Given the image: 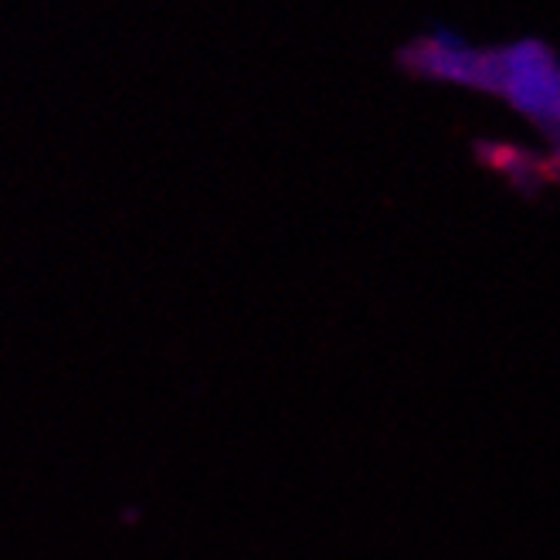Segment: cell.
<instances>
[{"label": "cell", "instance_id": "2", "mask_svg": "<svg viewBox=\"0 0 560 560\" xmlns=\"http://www.w3.org/2000/svg\"><path fill=\"white\" fill-rule=\"evenodd\" d=\"M544 174L560 180V126L550 133V160L544 163Z\"/></svg>", "mask_w": 560, "mask_h": 560}, {"label": "cell", "instance_id": "1", "mask_svg": "<svg viewBox=\"0 0 560 560\" xmlns=\"http://www.w3.org/2000/svg\"><path fill=\"white\" fill-rule=\"evenodd\" d=\"M466 89L503 98L547 137L560 126V55L540 38L476 48Z\"/></svg>", "mask_w": 560, "mask_h": 560}]
</instances>
